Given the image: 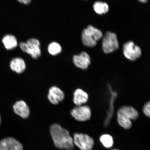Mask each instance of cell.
<instances>
[{
  "label": "cell",
  "instance_id": "obj_5",
  "mask_svg": "<svg viewBox=\"0 0 150 150\" xmlns=\"http://www.w3.org/2000/svg\"><path fill=\"white\" fill-rule=\"evenodd\" d=\"M119 48V44L117 35L111 32H107L102 42L103 52L106 54H110L115 52Z\"/></svg>",
  "mask_w": 150,
  "mask_h": 150
},
{
  "label": "cell",
  "instance_id": "obj_2",
  "mask_svg": "<svg viewBox=\"0 0 150 150\" xmlns=\"http://www.w3.org/2000/svg\"><path fill=\"white\" fill-rule=\"evenodd\" d=\"M117 117L120 126L125 130H129L132 127V121L136 120L139 115L137 110L132 106H124L118 110Z\"/></svg>",
  "mask_w": 150,
  "mask_h": 150
},
{
  "label": "cell",
  "instance_id": "obj_20",
  "mask_svg": "<svg viewBox=\"0 0 150 150\" xmlns=\"http://www.w3.org/2000/svg\"><path fill=\"white\" fill-rule=\"evenodd\" d=\"M143 112L145 115L148 117H150V103L149 102L146 103L143 108Z\"/></svg>",
  "mask_w": 150,
  "mask_h": 150
},
{
  "label": "cell",
  "instance_id": "obj_23",
  "mask_svg": "<svg viewBox=\"0 0 150 150\" xmlns=\"http://www.w3.org/2000/svg\"><path fill=\"white\" fill-rule=\"evenodd\" d=\"M110 150H120L117 149H111Z\"/></svg>",
  "mask_w": 150,
  "mask_h": 150
},
{
  "label": "cell",
  "instance_id": "obj_10",
  "mask_svg": "<svg viewBox=\"0 0 150 150\" xmlns=\"http://www.w3.org/2000/svg\"><path fill=\"white\" fill-rule=\"evenodd\" d=\"M0 150H23V148L18 141L12 137H8L0 141Z\"/></svg>",
  "mask_w": 150,
  "mask_h": 150
},
{
  "label": "cell",
  "instance_id": "obj_12",
  "mask_svg": "<svg viewBox=\"0 0 150 150\" xmlns=\"http://www.w3.org/2000/svg\"><path fill=\"white\" fill-rule=\"evenodd\" d=\"M13 108L14 112L17 115L23 119L29 117L30 114L29 108L24 101H18L14 104Z\"/></svg>",
  "mask_w": 150,
  "mask_h": 150
},
{
  "label": "cell",
  "instance_id": "obj_19",
  "mask_svg": "<svg viewBox=\"0 0 150 150\" xmlns=\"http://www.w3.org/2000/svg\"><path fill=\"white\" fill-rule=\"evenodd\" d=\"M48 50L49 53L50 55L55 56L61 53L62 48L61 46L59 43L53 42L49 45Z\"/></svg>",
  "mask_w": 150,
  "mask_h": 150
},
{
  "label": "cell",
  "instance_id": "obj_7",
  "mask_svg": "<svg viewBox=\"0 0 150 150\" xmlns=\"http://www.w3.org/2000/svg\"><path fill=\"white\" fill-rule=\"evenodd\" d=\"M123 53L126 59L134 61L140 57L142 52L139 46L136 45L134 42L130 41L124 44Z\"/></svg>",
  "mask_w": 150,
  "mask_h": 150
},
{
  "label": "cell",
  "instance_id": "obj_1",
  "mask_svg": "<svg viewBox=\"0 0 150 150\" xmlns=\"http://www.w3.org/2000/svg\"><path fill=\"white\" fill-rule=\"evenodd\" d=\"M50 132L56 147L62 149H74V140L66 129L54 124L50 127Z\"/></svg>",
  "mask_w": 150,
  "mask_h": 150
},
{
  "label": "cell",
  "instance_id": "obj_8",
  "mask_svg": "<svg viewBox=\"0 0 150 150\" xmlns=\"http://www.w3.org/2000/svg\"><path fill=\"white\" fill-rule=\"evenodd\" d=\"M70 113L75 119L80 122L88 121L91 116V108L87 105L77 106L73 108Z\"/></svg>",
  "mask_w": 150,
  "mask_h": 150
},
{
  "label": "cell",
  "instance_id": "obj_18",
  "mask_svg": "<svg viewBox=\"0 0 150 150\" xmlns=\"http://www.w3.org/2000/svg\"><path fill=\"white\" fill-rule=\"evenodd\" d=\"M99 140L103 146L106 149H110L113 146V139L110 134H105L102 135L100 136Z\"/></svg>",
  "mask_w": 150,
  "mask_h": 150
},
{
  "label": "cell",
  "instance_id": "obj_24",
  "mask_svg": "<svg viewBox=\"0 0 150 150\" xmlns=\"http://www.w3.org/2000/svg\"><path fill=\"white\" fill-rule=\"evenodd\" d=\"M1 117H0V124H1Z\"/></svg>",
  "mask_w": 150,
  "mask_h": 150
},
{
  "label": "cell",
  "instance_id": "obj_13",
  "mask_svg": "<svg viewBox=\"0 0 150 150\" xmlns=\"http://www.w3.org/2000/svg\"><path fill=\"white\" fill-rule=\"evenodd\" d=\"M110 89L111 96L109 108L106 117L105 119L104 123H103L104 126L105 127H107L110 125V121H111L112 117H113L114 112V102L117 95V93L112 91V89H111V87H110Z\"/></svg>",
  "mask_w": 150,
  "mask_h": 150
},
{
  "label": "cell",
  "instance_id": "obj_16",
  "mask_svg": "<svg viewBox=\"0 0 150 150\" xmlns=\"http://www.w3.org/2000/svg\"><path fill=\"white\" fill-rule=\"evenodd\" d=\"M2 42L7 50H12L16 48L18 45L17 40L14 35H8L3 37Z\"/></svg>",
  "mask_w": 150,
  "mask_h": 150
},
{
  "label": "cell",
  "instance_id": "obj_15",
  "mask_svg": "<svg viewBox=\"0 0 150 150\" xmlns=\"http://www.w3.org/2000/svg\"><path fill=\"white\" fill-rule=\"evenodd\" d=\"M10 67L12 70L18 74L23 73L25 70L26 65L25 61L21 58H14L11 61Z\"/></svg>",
  "mask_w": 150,
  "mask_h": 150
},
{
  "label": "cell",
  "instance_id": "obj_11",
  "mask_svg": "<svg viewBox=\"0 0 150 150\" xmlns=\"http://www.w3.org/2000/svg\"><path fill=\"white\" fill-rule=\"evenodd\" d=\"M64 93L59 88L53 86L49 91L48 98L50 102L54 105H57L64 99Z\"/></svg>",
  "mask_w": 150,
  "mask_h": 150
},
{
  "label": "cell",
  "instance_id": "obj_21",
  "mask_svg": "<svg viewBox=\"0 0 150 150\" xmlns=\"http://www.w3.org/2000/svg\"><path fill=\"white\" fill-rule=\"evenodd\" d=\"M19 2L25 5H28L30 3L31 0H18Z\"/></svg>",
  "mask_w": 150,
  "mask_h": 150
},
{
  "label": "cell",
  "instance_id": "obj_9",
  "mask_svg": "<svg viewBox=\"0 0 150 150\" xmlns=\"http://www.w3.org/2000/svg\"><path fill=\"white\" fill-rule=\"evenodd\" d=\"M73 62L76 66L82 70H86L91 63V57L87 52H83L73 57Z\"/></svg>",
  "mask_w": 150,
  "mask_h": 150
},
{
  "label": "cell",
  "instance_id": "obj_6",
  "mask_svg": "<svg viewBox=\"0 0 150 150\" xmlns=\"http://www.w3.org/2000/svg\"><path fill=\"white\" fill-rule=\"evenodd\" d=\"M73 140L74 145L81 150H92L94 145V140L92 138L82 133L75 134Z\"/></svg>",
  "mask_w": 150,
  "mask_h": 150
},
{
  "label": "cell",
  "instance_id": "obj_3",
  "mask_svg": "<svg viewBox=\"0 0 150 150\" xmlns=\"http://www.w3.org/2000/svg\"><path fill=\"white\" fill-rule=\"evenodd\" d=\"M102 33L100 30L89 25L82 32V42L88 47H93L96 46L97 41L102 38Z\"/></svg>",
  "mask_w": 150,
  "mask_h": 150
},
{
  "label": "cell",
  "instance_id": "obj_14",
  "mask_svg": "<svg viewBox=\"0 0 150 150\" xmlns=\"http://www.w3.org/2000/svg\"><path fill=\"white\" fill-rule=\"evenodd\" d=\"M89 96L87 93L80 89H77L74 93L73 102L77 106H81L88 100Z\"/></svg>",
  "mask_w": 150,
  "mask_h": 150
},
{
  "label": "cell",
  "instance_id": "obj_22",
  "mask_svg": "<svg viewBox=\"0 0 150 150\" xmlns=\"http://www.w3.org/2000/svg\"><path fill=\"white\" fill-rule=\"evenodd\" d=\"M138 1H139L140 2H141L142 3H146L149 0H138Z\"/></svg>",
  "mask_w": 150,
  "mask_h": 150
},
{
  "label": "cell",
  "instance_id": "obj_17",
  "mask_svg": "<svg viewBox=\"0 0 150 150\" xmlns=\"http://www.w3.org/2000/svg\"><path fill=\"white\" fill-rule=\"evenodd\" d=\"M93 8L95 12L99 15L106 13L109 9L107 4L101 1L96 2L94 4Z\"/></svg>",
  "mask_w": 150,
  "mask_h": 150
},
{
  "label": "cell",
  "instance_id": "obj_4",
  "mask_svg": "<svg viewBox=\"0 0 150 150\" xmlns=\"http://www.w3.org/2000/svg\"><path fill=\"white\" fill-rule=\"evenodd\" d=\"M40 46L39 40L35 38L29 39L27 42H21L20 44V47L22 51L29 54L35 59H38L41 55Z\"/></svg>",
  "mask_w": 150,
  "mask_h": 150
}]
</instances>
